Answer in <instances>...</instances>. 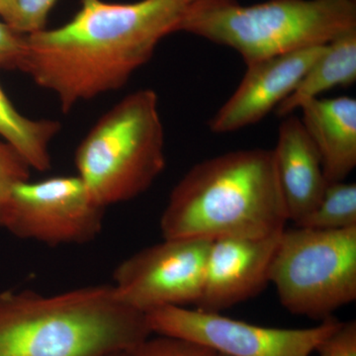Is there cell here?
<instances>
[{
	"label": "cell",
	"instance_id": "obj_6",
	"mask_svg": "<svg viewBox=\"0 0 356 356\" xmlns=\"http://www.w3.org/2000/svg\"><path fill=\"white\" fill-rule=\"evenodd\" d=\"M269 283L293 315L321 322L332 318L356 300V227L337 231L285 228Z\"/></svg>",
	"mask_w": 356,
	"mask_h": 356
},
{
	"label": "cell",
	"instance_id": "obj_10",
	"mask_svg": "<svg viewBox=\"0 0 356 356\" xmlns=\"http://www.w3.org/2000/svg\"><path fill=\"white\" fill-rule=\"evenodd\" d=\"M325 46L248 65L240 86L211 119L210 130L215 134L235 132L261 121L291 95Z\"/></svg>",
	"mask_w": 356,
	"mask_h": 356
},
{
	"label": "cell",
	"instance_id": "obj_3",
	"mask_svg": "<svg viewBox=\"0 0 356 356\" xmlns=\"http://www.w3.org/2000/svg\"><path fill=\"white\" fill-rule=\"evenodd\" d=\"M152 334L146 315L123 303L111 283L0 293V356H111Z\"/></svg>",
	"mask_w": 356,
	"mask_h": 356
},
{
	"label": "cell",
	"instance_id": "obj_12",
	"mask_svg": "<svg viewBox=\"0 0 356 356\" xmlns=\"http://www.w3.org/2000/svg\"><path fill=\"white\" fill-rule=\"evenodd\" d=\"M283 118L273 153L288 221L297 224L317 206L327 181L317 147L300 118L292 114Z\"/></svg>",
	"mask_w": 356,
	"mask_h": 356
},
{
	"label": "cell",
	"instance_id": "obj_16",
	"mask_svg": "<svg viewBox=\"0 0 356 356\" xmlns=\"http://www.w3.org/2000/svg\"><path fill=\"white\" fill-rule=\"evenodd\" d=\"M303 228L337 231L356 227V184L337 181L327 184L317 206L295 224Z\"/></svg>",
	"mask_w": 356,
	"mask_h": 356
},
{
	"label": "cell",
	"instance_id": "obj_17",
	"mask_svg": "<svg viewBox=\"0 0 356 356\" xmlns=\"http://www.w3.org/2000/svg\"><path fill=\"white\" fill-rule=\"evenodd\" d=\"M217 353L201 344L177 339L159 336L147 337L129 351L127 356H216Z\"/></svg>",
	"mask_w": 356,
	"mask_h": 356
},
{
	"label": "cell",
	"instance_id": "obj_15",
	"mask_svg": "<svg viewBox=\"0 0 356 356\" xmlns=\"http://www.w3.org/2000/svg\"><path fill=\"white\" fill-rule=\"evenodd\" d=\"M60 128L58 121L31 119L21 114L0 86V136L24 158L32 170H51L50 146Z\"/></svg>",
	"mask_w": 356,
	"mask_h": 356
},
{
	"label": "cell",
	"instance_id": "obj_2",
	"mask_svg": "<svg viewBox=\"0 0 356 356\" xmlns=\"http://www.w3.org/2000/svg\"><path fill=\"white\" fill-rule=\"evenodd\" d=\"M288 222L273 149H248L205 159L173 187L159 221L163 238L214 242L264 238Z\"/></svg>",
	"mask_w": 356,
	"mask_h": 356
},
{
	"label": "cell",
	"instance_id": "obj_21",
	"mask_svg": "<svg viewBox=\"0 0 356 356\" xmlns=\"http://www.w3.org/2000/svg\"><path fill=\"white\" fill-rule=\"evenodd\" d=\"M318 356H356L355 321L341 322L336 331L318 346Z\"/></svg>",
	"mask_w": 356,
	"mask_h": 356
},
{
	"label": "cell",
	"instance_id": "obj_20",
	"mask_svg": "<svg viewBox=\"0 0 356 356\" xmlns=\"http://www.w3.org/2000/svg\"><path fill=\"white\" fill-rule=\"evenodd\" d=\"M27 37L0 21V69L20 70L24 65Z\"/></svg>",
	"mask_w": 356,
	"mask_h": 356
},
{
	"label": "cell",
	"instance_id": "obj_18",
	"mask_svg": "<svg viewBox=\"0 0 356 356\" xmlns=\"http://www.w3.org/2000/svg\"><path fill=\"white\" fill-rule=\"evenodd\" d=\"M58 0H15L9 25L15 31L29 35L46 28L47 19Z\"/></svg>",
	"mask_w": 356,
	"mask_h": 356
},
{
	"label": "cell",
	"instance_id": "obj_1",
	"mask_svg": "<svg viewBox=\"0 0 356 356\" xmlns=\"http://www.w3.org/2000/svg\"><path fill=\"white\" fill-rule=\"evenodd\" d=\"M197 1L81 0L69 22L26 35L22 72L70 113L79 103L123 88Z\"/></svg>",
	"mask_w": 356,
	"mask_h": 356
},
{
	"label": "cell",
	"instance_id": "obj_23",
	"mask_svg": "<svg viewBox=\"0 0 356 356\" xmlns=\"http://www.w3.org/2000/svg\"><path fill=\"white\" fill-rule=\"evenodd\" d=\"M128 355V353H119V355H111V356H127Z\"/></svg>",
	"mask_w": 356,
	"mask_h": 356
},
{
	"label": "cell",
	"instance_id": "obj_14",
	"mask_svg": "<svg viewBox=\"0 0 356 356\" xmlns=\"http://www.w3.org/2000/svg\"><path fill=\"white\" fill-rule=\"evenodd\" d=\"M356 81V29L344 33L325 46L297 88L276 108L278 116H288L309 100L337 86Z\"/></svg>",
	"mask_w": 356,
	"mask_h": 356
},
{
	"label": "cell",
	"instance_id": "obj_9",
	"mask_svg": "<svg viewBox=\"0 0 356 356\" xmlns=\"http://www.w3.org/2000/svg\"><path fill=\"white\" fill-rule=\"evenodd\" d=\"M211 242L163 238L121 261L111 285L126 305L146 315L165 307L197 305Z\"/></svg>",
	"mask_w": 356,
	"mask_h": 356
},
{
	"label": "cell",
	"instance_id": "obj_5",
	"mask_svg": "<svg viewBox=\"0 0 356 356\" xmlns=\"http://www.w3.org/2000/svg\"><path fill=\"white\" fill-rule=\"evenodd\" d=\"M74 161L77 177L103 207L145 193L165 168L156 91H134L107 110L79 142Z\"/></svg>",
	"mask_w": 356,
	"mask_h": 356
},
{
	"label": "cell",
	"instance_id": "obj_22",
	"mask_svg": "<svg viewBox=\"0 0 356 356\" xmlns=\"http://www.w3.org/2000/svg\"><path fill=\"white\" fill-rule=\"evenodd\" d=\"M15 0H0V16L7 24L13 19Z\"/></svg>",
	"mask_w": 356,
	"mask_h": 356
},
{
	"label": "cell",
	"instance_id": "obj_7",
	"mask_svg": "<svg viewBox=\"0 0 356 356\" xmlns=\"http://www.w3.org/2000/svg\"><path fill=\"white\" fill-rule=\"evenodd\" d=\"M106 209L77 175L29 179L0 203V229L48 247L86 245L102 233Z\"/></svg>",
	"mask_w": 356,
	"mask_h": 356
},
{
	"label": "cell",
	"instance_id": "obj_8",
	"mask_svg": "<svg viewBox=\"0 0 356 356\" xmlns=\"http://www.w3.org/2000/svg\"><path fill=\"white\" fill-rule=\"evenodd\" d=\"M146 318L152 334L185 339L226 356H311L341 324L332 317L313 327L281 329L185 307L156 309Z\"/></svg>",
	"mask_w": 356,
	"mask_h": 356
},
{
	"label": "cell",
	"instance_id": "obj_4",
	"mask_svg": "<svg viewBox=\"0 0 356 356\" xmlns=\"http://www.w3.org/2000/svg\"><path fill=\"white\" fill-rule=\"evenodd\" d=\"M356 29V0H201L185 14L177 32L228 47L245 65L329 44Z\"/></svg>",
	"mask_w": 356,
	"mask_h": 356
},
{
	"label": "cell",
	"instance_id": "obj_19",
	"mask_svg": "<svg viewBox=\"0 0 356 356\" xmlns=\"http://www.w3.org/2000/svg\"><path fill=\"white\" fill-rule=\"evenodd\" d=\"M31 166L11 145L0 143V203L20 182L30 179Z\"/></svg>",
	"mask_w": 356,
	"mask_h": 356
},
{
	"label": "cell",
	"instance_id": "obj_13",
	"mask_svg": "<svg viewBox=\"0 0 356 356\" xmlns=\"http://www.w3.org/2000/svg\"><path fill=\"white\" fill-rule=\"evenodd\" d=\"M302 122L322 159L327 184L343 181L356 166V100L348 96L304 103Z\"/></svg>",
	"mask_w": 356,
	"mask_h": 356
},
{
	"label": "cell",
	"instance_id": "obj_11",
	"mask_svg": "<svg viewBox=\"0 0 356 356\" xmlns=\"http://www.w3.org/2000/svg\"><path fill=\"white\" fill-rule=\"evenodd\" d=\"M264 238H226L211 242L202 294L196 308L221 313L261 293L281 234Z\"/></svg>",
	"mask_w": 356,
	"mask_h": 356
},
{
	"label": "cell",
	"instance_id": "obj_24",
	"mask_svg": "<svg viewBox=\"0 0 356 356\" xmlns=\"http://www.w3.org/2000/svg\"><path fill=\"white\" fill-rule=\"evenodd\" d=\"M216 356H226V355H221V353H217Z\"/></svg>",
	"mask_w": 356,
	"mask_h": 356
}]
</instances>
